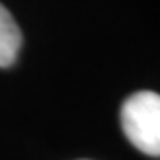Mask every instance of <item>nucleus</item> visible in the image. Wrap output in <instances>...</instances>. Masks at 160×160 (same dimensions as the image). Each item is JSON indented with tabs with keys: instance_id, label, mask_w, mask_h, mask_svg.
Here are the masks:
<instances>
[{
	"instance_id": "2",
	"label": "nucleus",
	"mask_w": 160,
	"mask_h": 160,
	"mask_svg": "<svg viewBox=\"0 0 160 160\" xmlns=\"http://www.w3.org/2000/svg\"><path fill=\"white\" fill-rule=\"evenodd\" d=\"M21 42V29L18 27L12 14L0 4V68H8L16 62Z\"/></svg>"
},
{
	"instance_id": "1",
	"label": "nucleus",
	"mask_w": 160,
	"mask_h": 160,
	"mask_svg": "<svg viewBox=\"0 0 160 160\" xmlns=\"http://www.w3.org/2000/svg\"><path fill=\"white\" fill-rule=\"evenodd\" d=\"M122 129L128 141L148 156H160V95L137 91L123 100L120 110Z\"/></svg>"
}]
</instances>
